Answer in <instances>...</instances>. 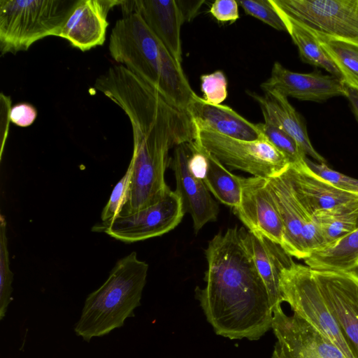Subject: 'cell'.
Here are the masks:
<instances>
[{
    "label": "cell",
    "mask_w": 358,
    "mask_h": 358,
    "mask_svg": "<svg viewBox=\"0 0 358 358\" xmlns=\"http://www.w3.org/2000/svg\"><path fill=\"white\" fill-rule=\"evenodd\" d=\"M306 162L310 169L338 188L358 196V180L329 168L325 163L313 162L308 158Z\"/></svg>",
    "instance_id": "4dcf8cb0"
},
{
    "label": "cell",
    "mask_w": 358,
    "mask_h": 358,
    "mask_svg": "<svg viewBox=\"0 0 358 358\" xmlns=\"http://www.w3.org/2000/svg\"><path fill=\"white\" fill-rule=\"evenodd\" d=\"M313 217L327 245L358 227V203L336 209L319 210Z\"/></svg>",
    "instance_id": "d4e9b609"
},
{
    "label": "cell",
    "mask_w": 358,
    "mask_h": 358,
    "mask_svg": "<svg viewBox=\"0 0 358 358\" xmlns=\"http://www.w3.org/2000/svg\"><path fill=\"white\" fill-rule=\"evenodd\" d=\"M285 170L267 179V184L284 229L282 248L292 257L304 259L306 255L301 239L302 227L303 224L313 215L300 204Z\"/></svg>",
    "instance_id": "ac0fdd59"
},
{
    "label": "cell",
    "mask_w": 358,
    "mask_h": 358,
    "mask_svg": "<svg viewBox=\"0 0 358 358\" xmlns=\"http://www.w3.org/2000/svg\"><path fill=\"white\" fill-rule=\"evenodd\" d=\"M6 221L0 216V320H3L11 301L13 273L10 269Z\"/></svg>",
    "instance_id": "83f0119b"
},
{
    "label": "cell",
    "mask_w": 358,
    "mask_h": 358,
    "mask_svg": "<svg viewBox=\"0 0 358 358\" xmlns=\"http://www.w3.org/2000/svg\"><path fill=\"white\" fill-rule=\"evenodd\" d=\"M239 205L233 208L235 215L249 231L261 234L280 245L284 243V229L267 179L243 178Z\"/></svg>",
    "instance_id": "7c38bea8"
},
{
    "label": "cell",
    "mask_w": 358,
    "mask_h": 358,
    "mask_svg": "<svg viewBox=\"0 0 358 358\" xmlns=\"http://www.w3.org/2000/svg\"><path fill=\"white\" fill-rule=\"evenodd\" d=\"M190 156L187 143L176 146L170 166L176 182L175 192L180 198L185 213L190 214L197 233L206 223L217 220L219 207L203 179L192 171Z\"/></svg>",
    "instance_id": "4fadbf2b"
},
{
    "label": "cell",
    "mask_w": 358,
    "mask_h": 358,
    "mask_svg": "<svg viewBox=\"0 0 358 358\" xmlns=\"http://www.w3.org/2000/svg\"><path fill=\"white\" fill-rule=\"evenodd\" d=\"M263 92L262 95L250 92L248 94L258 103L264 121L271 122L292 136L306 156L318 163L326 164V159L311 144L305 122L287 98L275 90Z\"/></svg>",
    "instance_id": "ffe728a7"
},
{
    "label": "cell",
    "mask_w": 358,
    "mask_h": 358,
    "mask_svg": "<svg viewBox=\"0 0 358 358\" xmlns=\"http://www.w3.org/2000/svg\"><path fill=\"white\" fill-rule=\"evenodd\" d=\"M196 129V143L231 169L268 179L281 173L290 165L287 157L265 137L245 141Z\"/></svg>",
    "instance_id": "52a82bcc"
},
{
    "label": "cell",
    "mask_w": 358,
    "mask_h": 358,
    "mask_svg": "<svg viewBox=\"0 0 358 358\" xmlns=\"http://www.w3.org/2000/svg\"><path fill=\"white\" fill-rule=\"evenodd\" d=\"M282 301L340 349L347 358H355L322 295L312 269L295 262L280 274Z\"/></svg>",
    "instance_id": "8992f818"
},
{
    "label": "cell",
    "mask_w": 358,
    "mask_h": 358,
    "mask_svg": "<svg viewBox=\"0 0 358 358\" xmlns=\"http://www.w3.org/2000/svg\"><path fill=\"white\" fill-rule=\"evenodd\" d=\"M185 212L179 196L169 189L156 203L108 222L95 225L92 231L105 232L127 243L162 236L176 228Z\"/></svg>",
    "instance_id": "9c48e42d"
},
{
    "label": "cell",
    "mask_w": 358,
    "mask_h": 358,
    "mask_svg": "<svg viewBox=\"0 0 358 358\" xmlns=\"http://www.w3.org/2000/svg\"><path fill=\"white\" fill-rule=\"evenodd\" d=\"M194 143L205 157L206 167L202 178L205 185L218 201L232 208H236L241 198L242 177L233 174L195 141Z\"/></svg>",
    "instance_id": "603a6c76"
},
{
    "label": "cell",
    "mask_w": 358,
    "mask_h": 358,
    "mask_svg": "<svg viewBox=\"0 0 358 358\" xmlns=\"http://www.w3.org/2000/svg\"><path fill=\"white\" fill-rule=\"evenodd\" d=\"M184 22L192 20L198 13L205 1L176 0Z\"/></svg>",
    "instance_id": "e575fe53"
},
{
    "label": "cell",
    "mask_w": 358,
    "mask_h": 358,
    "mask_svg": "<svg viewBox=\"0 0 358 358\" xmlns=\"http://www.w3.org/2000/svg\"><path fill=\"white\" fill-rule=\"evenodd\" d=\"M245 231L229 228L208 242L206 285L196 287L195 297L216 334L257 341L271 328L273 308L245 241Z\"/></svg>",
    "instance_id": "7a4b0ae2"
},
{
    "label": "cell",
    "mask_w": 358,
    "mask_h": 358,
    "mask_svg": "<svg viewBox=\"0 0 358 358\" xmlns=\"http://www.w3.org/2000/svg\"><path fill=\"white\" fill-rule=\"evenodd\" d=\"M271 329L277 338L271 358H347L303 318L286 315L281 305L273 310Z\"/></svg>",
    "instance_id": "30bf717a"
},
{
    "label": "cell",
    "mask_w": 358,
    "mask_h": 358,
    "mask_svg": "<svg viewBox=\"0 0 358 358\" xmlns=\"http://www.w3.org/2000/svg\"><path fill=\"white\" fill-rule=\"evenodd\" d=\"M123 15L138 13L172 56L181 64L180 29L184 21L176 0L122 1Z\"/></svg>",
    "instance_id": "e0dca14e"
},
{
    "label": "cell",
    "mask_w": 358,
    "mask_h": 358,
    "mask_svg": "<svg viewBox=\"0 0 358 358\" xmlns=\"http://www.w3.org/2000/svg\"><path fill=\"white\" fill-rule=\"evenodd\" d=\"M245 12L279 31H286L285 24L271 0H238Z\"/></svg>",
    "instance_id": "f1b7e54d"
},
{
    "label": "cell",
    "mask_w": 358,
    "mask_h": 358,
    "mask_svg": "<svg viewBox=\"0 0 358 358\" xmlns=\"http://www.w3.org/2000/svg\"><path fill=\"white\" fill-rule=\"evenodd\" d=\"M283 20L287 31L297 46L301 60L313 66L322 68L330 75L342 80V76L334 62L322 48L317 38L299 22L287 15L271 0Z\"/></svg>",
    "instance_id": "cb8c5ba5"
},
{
    "label": "cell",
    "mask_w": 358,
    "mask_h": 358,
    "mask_svg": "<svg viewBox=\"0 0 358 358\" xmlns=\"http://www.w3.org/2000/svg\"><path fill=\"white\" fill-rule=\"evenodd\" d=\"M238 3L236 0H215L210 13L219 22H234L239 18Z\"/></svg>",
    "instance_id": "d6a6232c"
},
{
    "label": "cell",
    "mask_w": 358,
    "mask_h": 358,
    "mask_svg": "<svg viewBox=\"0 0 358 358\" xmlns=\"http://www.w3.org/2000/svg\"><path fill=\"white\" fill-rule=\"evenodd\" d=\"M131 176V169L129 166L124 176L114 187L109 200L102 210V222H108L122 213L128 200Z\"/></svg>",
    "instance_id": "f546056e"
},
{
    "label": "cell",
    "mask_w": 358,
    "mask_h": 358,
    "mask_svg": "<svg viewBox=\"0 0 358 358\" xmlns=\"http://www.w3.org/2000/svg\"><path fill=\"white\" fill-rule=\"evenodd\" d=\"M203 99L210 103L221 104L227 97V80L222 71L201 76Z\"/></svg>",
    "instance_id": "1f68e13d"
},
{
    "label": "cell",
    "mask_w": 358,
    "mask_h": 358,
    "mask_svg": "<svg viewBox=\"0 0 358 358\" xmlns=\"http://www.w3.org/2000/svg\"><path fill=\"white\" fill-rule=\"evenodd\" d=\"M121 3L122 0H79L59 37L82 52L102 45L108 27V13Z\"/></svg>",
    "instance_id": "9a60e30c"
},
{
    "label": "cell",
    "mask_w": 358,
    "mask_h": 358,
    "mask_svg": "<svg viewBox=\"0 0 358 358\" xmlns=\"http://www.w3.org/2000/svg\"><path fill=\"white\" fill-rule=\"evenodd\" d=\"M257 124L264 137L287 157L291 165L306 162V154L288 134L268 121Z\"/></svg>",
    "instance_id": "4316f807"
},
{
    "label": "cell",
    "mask_w": 358,
    "mask_h": 358,
    "mask_svg": "<svg viewBox=\"0 0 358 358\" xmlns=\"http://www.w3.org/2000/svg\"><path fill=\"white\" fill-rule=\"evenodd\" d=\"M101 92L129 118L133 134L131 182L127 204L119 216L158 202L170 189L165 172L171 148L196 140V129L186 109L127 69L110 76ZM118 217V216H117Z\"/></svg>",
    "instance_id": "6da1fadb"
},
{
    "label": "cell",
    "mask_w": 358,
    "mask_h": 358,
    "mask_svg": "<svg viewBox=\"0 0 358 358\" xmlns=\"http://www.w3.org/2000/svg\"><path fill=\"white\" fill-rule=\"evenodd\" d=\"M37 114V110L32 104L18 103L10 108V120L18 127H27L34 122Z\"/></svg>",
    "instance_id": "836d02e7"
},
{
    "label": "cell",
    "mask_w": 358,
    "mask_h": 358,
    "mask_svg": "<svg viewBox=\"0 0 358 358\" xmlns=\"http://www.w3.org/2000/svg\"><path fill=\"white\" fill-rule=\"evenodd\" d=\"M313 34L358 47V0H273Z\"/></svg>",
    "instance_id": "ba28073f"
},
{
    "label": "cell",
    "mask_w": 358,
    "mask_h": 358,
    "mask_svg": "<svg viewBox=\"0 0 358 358\" xmlns=\"http://www.w3.org/2000/svg\"><path fill=\"white\" fill-rule=\"evenodd\" d=\"M346 97L349 100L353 113L358 121V90L348 87Z\"/></svg>",
    "instance_id": "d590c367"
},
{
    "label": "cell",
    "mask_w": 358,
    "mask_h": 358,
    "mask_svg": "<svg viewBox=\"0 0 358 358\" xmlns=\"http://www.w3.org/2000/svg\"><path fill=\"white\" fill-rule=\"evenodd\" d=\"M111 57L155 88L172 103L186 109L196 93L181 64L136 13L124 15L110 35Z\"/></svg>",
    "instance_id": "3957f363"
},
{
    "label": "cell",
    "mask_w": 358,
    "mask_h": 358,
    "mask_svg": "<svg viewBox=\"0 0 358 358\" xmlns=\"http://www.w3.org/2000/svg\"><path fill=\"white\" fill-rule=\"evenodd\" d=\"M312 269L326 303L355 358H358V268Z\"/></svg>",
    "instance_id": "8fae6325"
},
{
    "label": "cell",
    "mask_w": 358,
    "mask_h": 358,
    "mask_svg": "<svg viewBox=\"0 0 358 358\" xmlns=\"http://www.w3.org/2000/svg\"><path fill=\"white\" fill-rule=\"evenodd\" d=\"M148 271V264L136 252L119 259L103 284L87 296L74 326L76 335L90 342L124 326L141 306Z\"/></svg>",
    "instance_id": "277c9868"
},
{
    "label": "cell",
    "mask_w": 358,
    "mask_h": 358,
    "mask_svg": "<svg viewBox=\"0 0 358 358\" xmlns=\"http://www.w3.org/2000/svg\"><path fill=\"white\" fill-rule=\"evenodd\" d=\"M313 35L338 69L346 86L358 90V47Z\"/></svg>",
    "instance_id": "484cf974"
},
{
    "label": "cell",
    "mask_w": 358,
    "mask_h": 358,
    "mask_svg": "<svg viewBox=\"0 0 358 358\" xmlns=\"http://www.w3.org/2000/svg\"><path fill=\"white\" fill-rule=\"evenodd\" d=\"M244 238L266 287L273 310L283 302L280 288V274L294 262L280 245L258 232L245 231Z\"/></svg>",
    "instance_id": "44dd1931"
},
{
    "label": "cell",
    "mask_w": 358,
    "mask_h": 358,
    "mask_svg": "<svg viewBox=\"0 0 358 358\" xmlns=\"http://www.w3.org/2000/svg\"><path fill=\"white\" fill-rule=\"evenodd\" d=\"M294 194L310 215L322 210L336 209L358 203V196L341 189L322 178L305 162L289 165L285 170Z\"/></svg>",
    "instance_id": "2e32d148"
},
{
    "label": "cell",
    "mask_w": 358,
    "mask_h": 358,
    "mask_svg": "<svg viewBox=\"0 0 358 358\" xmlns=\"http://www.w3.org/2000/svg\"><path fill=\"white\" fill-rule=\"evenodd\" d=\"M187 110L199 129L245 141L264 137L257 124L249 122L227 106L208 103L196 94Z\"/></svg>",
    "instance_id": "d6986e66"
},
{
    "label": "cell",
    "mask_w": 358,
    "mask_h": 358,
    "mask_svg": "<svg viewBox=\"0 0 358 358\" xmlns=\"http://www.w3.org/2000/svg\"><path fill=\"white\" fill-rule=\"evenodd\" d=\"M317 270L350 271L358 268V227L345 236L312 252L304 259Z\"/></svg>",
    "instance_id": "7402d4cb"
},
{
    "label": "cell",
    "mask_w": 358,
    "mask_h": 358,
    "mask_svg": "<svg viewBox=\"0 0 358 358\" xmlns=\"http://www.w3.org/2000/svg\"><path fill=\"white\" fill-rule=\"evenodd\" d=\"M79 0H1V55L27 51L36 41L59 36Z\"/></svg>",
    "instance_id": "5b68a950"
},
{
    "label": "cell",
    "mask_w": 358,
    "mask_h": 358,
    "mask_svg": "<svg viewBox=\"0 0 358 358\" xmlns=\"http://www.w3.org/2000/svg\"><path fill=\"white\" fill-rule=\"evenodd\" d=\"M263 91L275 90L285 97L301 101H325L332 97L347 96L348 87L343 80L321 72L297 73L275 62L269 78L260 85Z\"/></svg>",
    "instance_id": "5bb4252c"
}]
</instances>
